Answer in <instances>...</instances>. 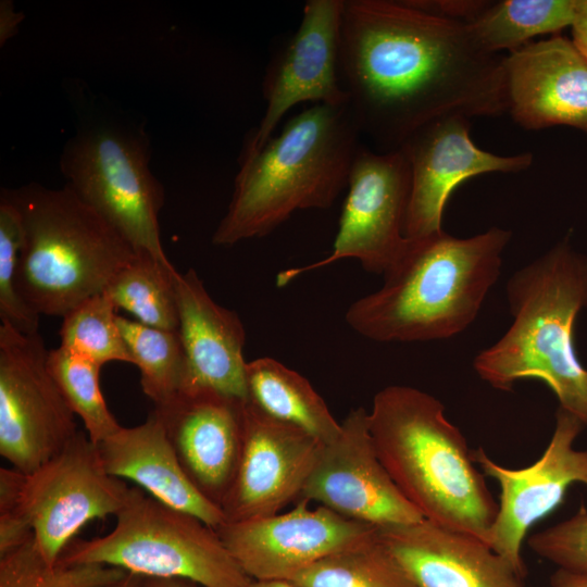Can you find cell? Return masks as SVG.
Instances as JSON below:
<instances>
[{
    "mask_svg": "<svg viewBox=\"0 0 587 587\" xmlns=\"http://www.w3.org/2000/svg\"><path fill=\"white\" fill-rule=\"evenodd\" d=\"M339 74L360 133L379 152L441 117L508 111L502 57L484 51L466 23L407 1L345 0Z\"/></svg>",
    "mask_w": 587,
    "mask_h": 587,
    "instance_id": "cell-1",
    "label": "cell"
},
{
    "mask_svg": "<svg viewBox=\"0 0 587 587\" xmlns=\"http://www.w3.org/2000/svg\"><path fill=\"white\" fill-rule=\"evenodd\" d=\"M511 236L494 226L466 238L444 229L408 238L383 274V286L352 302L346 322L379 342L441 340L462 333L496 284Z\"/></svg>",
    "mask_w": 587,
    "mask_h": 587,
    "instance_id": "cell-2",
    "label": "cell"
},
{
    "mask_svg": "<svg viewBox=\"0 0 587 587\" xmlns=\"http://www.w3.org/2000/svg\"><path fill=\"white\" fill-rule=\"evenodd\" d=\"M377 455L405 499L422 516L488 545L498 503L445 405L421 389H380L369 412Z\"/></svg>",
    "mask_w": 587,
    "mask_h": 587,
    "instance_id": "cell-3",
    "label": "cell"
},
{
    "mask_svg": "<svg viewBox=\"0 0 587 587\" xmlns=\"http://www.w3.org/2000/svg\"><path fill=\"white\" fill-rule=\"evenodd\" d=\"M507 297L513 322L475 357L476 374L501 391L521 379H539L559 408L587 428V369L574 341L576 319L587 307V255L563 238L510 277Z\"/></svg>",
    "mask_w": 587,
    "mask_h": 587,
    "instance_id": "cell-4",
    "label": "cell"
},
{
    "mask_svg": "<svg viewBox=\"0 0 587 587\" xmlns=\"http://www.w3.org/2000/svg\"><path fill=\"white\" fill-rule=\"evenodd\" d=\"M360 135L349 103H316L290 118L261 149L240 158L212 242L263 237L298 210L332 207L348 184Z\"/></svg>",
    "mask_w": 587,
    "mask_h": 587,
    "instance_id": "cell-5",
    "label": "cell"
},
{
    "mask_svg": "<svg viewBox=\"0 0 587 587\" xmlns=\"http://www.w3.org/2000/svg\"><path fill=\"white\" fill-rule=\"evenodd\" d=\"M2 190L18 209L23 224L15 287L39 316L63 317L102 294L138 254L66 184Z\"/></svg>",
    "mask_w": 587,
    "mask_h": 587,
    "instance_id": "cell-6",
    "label": "cell"
},
{
    "mask_svg": "<svg viewBox=\"0 0 587 587\" xmlns=\"http://www.w3.org/2000/svg\"><path fill=\"white\" fill-rule=\"evenodd\" d=\"M115 519L104 536L75 537L58 562L104 564L139 576L184 578L205 587H249L252 582L216 529L138 486L130 487Z\"/></svg>",
    "mask_w": 587,
    "mask_h": 587,
    "instance_id": "cell-7",
    "label": "cell"
},
{
    "mask_svg": "<svg viewBox=\"0 0 587 587\" xmlns=\"http://www.w3.org/2000/svg\"><path fill=\"white\" fill-rule=\"evenodd\" d=\"M61 171L75 193L141 255L172 265L160 236L163 189L143 142L114 129H96L68 142Z\"/></svg>",
    "mask_w": 587,
    "mask_h": 587,
    "instance_id": "cell-8",
    "label": "cell"
},
{
    "mask_svg": "<svg viewBox=\"0 0 587 587\" xmlns=\"http://www.w3.org/2000/svg\"><path fill=\"white\" fill-rule=\"evenodd\" d=\"M347 186L329 254L279 272L278 287L344 259H355L365 271L383 275L400 257L408 242L404 224L411 191L410 165L402 150L374 152L360 145Z\"/></svg>",
    "mask_w": 587,
    "mask_h": 587,
    "instance_id": "cell-9",
    "label": "cell"
},
{
    "mask_svg": "<svg viewBox=\"0 0 587 587\" xmlns=\"http://www.w3.org/2000/svg\"><path fill=\"white\" fill-rule=\"evenodd\" d=\"M40 334L0 325V454L30 474L79 430L47 366Z\"/></svg>",
    "mask_w": 587,
    "mask_h": 587,
    "instance_id": "cell-10",
    "label": "cell"
},
{
    "mask_svg": "<svg viewBox=\"0 0 587 587\" xmlns=\"http://www.w3.org/2000/svg\"><path fill=\"white\" fill-rule=\"evenodd\" d=\"M129 490L123 479L105 471L97 445L84 430L25 474L22 505L45 560L55 564L88 522L115 516Z\"/></svg>",
    "mask_w": 587,
    "mask_h": 587,
    "instance_id": "cell-11",
    "label": "cell"
},
{
    "mask_svg": "<svg viewBox=\"0 0 587 587\" xmlns=\"http://www.w3.org/2000/svg\"><path fill=\"white\" fill-rule=\"evenodd\" d=\"M584 428L575 415L558 408L547 448L535 463L522 469L498 464L483 448L473 451L480 471L500 488L488 546L523 578L526 566L522 549L529 529L563 502L573 484L587 486V449L574 447Z\"/></svg>",
    "mask_w": 587,
    "mask_h": 587,
    "instance_id": "cell-12",
    "label": "cell"
},
{
    "mask_svg": "<svg viewBox=\"0 0 587 587\" xmlns=\"http://www.w3.org/2000/svg\"><path fill=\"white\" fill-rule=\"evenodd\" d=\"M298 500L286 513L235 523L216 530L252 580H289L319 560L377 534V527Z\"/></svg>",
    "mask_w": 587,
    "mask_h": 587,
    "instance_id": "cell-13",
    "label": "cell"
},
{
    "mask_svg": "<svg viewBox=\"0 0 587 587\" xmlns=\"http://www.w3.org/2000/svg\"><path fill=\"white\" fill-rule=\"evenodd\" d=\"M336 439L323 445L298 500L377 528L424 520L380 462L369 427V411L352 409ZM297 500V501H298Z\"/></svg>",
    "mask_w": 587,
    "mask_h": 587,
    "instance_id": "cell-14",
    "label": "cell"
},
{
    "mask_svg": "<svg viewBox=\"0 0 587 587\" xmlns=\"http://www.w3.org/2000/svg\"><path fill=\"white\" fill-rule=\"evenodd\" d=\"M344 5L345 0L305 2L299 27L266 68L263 79L265 113L249 136L241 157L261 149L286 112L298 103H349L339 74Z\"/></svg>",
    "mask_w": 587,
    "mask_h": 587,
    "instance_id": "cell-15",
    "label": "cell"
},
{
    "mask_svg": "<svg viewBox=\"0 0 587 587\" xmlns=\"http://www.w3.org/2000/svg\"><path fill=\"white\" fill-rule=\"evenodd\" d=\"M399 149L411 171L404 224V235L410 239L442 230L447 201L464 180L486 173H517L533 163L530 152L498 155L478 148L470 135V118L461 115L423 125Z\"/></svg>",
    "mask_w": 587,
    "mask_h": 587,
    "instance_id": "cell-16",
    "label": "cell"
},
{
    "mask_svg": "<svg viewBox=\"0 0 587 587\" xmlns=\"http://www.w3.org/2000/svg\"><path fill=\"white\" fill-rule=\"evenodd\" d=\"M322 446L246 401L239 463L221 503L226 523L273 515L298 500Z\"/></svg>",
    "mask_w": 587,
    "mask_h": 587,
    "instance_id": "cell-17",
    "label": "cell"
},
{
    "mask_svg": "<svg viewBox=\"0 0 587 587\" xmlns=\"http://www.w3.org/2000/svg\"><path fill=\"white\" fill-rule=\"evenodd\" d=\"M508 111L526 129L570 126L587 134V59L554 35L502 57Z\"/></svg>",
    "mask_w": 587,
    "mask_h": 587,
    "instance_id": "cell-18",
    "label": "cell"
},
{
    "mask_svg": "<svg viewBox=\"0 0 587 587\" xmlns=\"http://www.w3.org/2000/svg\"><path fill=\"white\" fill-rule=\"evenodd\" d=\"M245 402L211 391L179 392L153 409L188 479L220 508L239 463Z\"/></svg>",
    "mask_w": 587,
    "mask_h": 587,
    "instance_id": "cell-19",
    "label": "cell"
},
{
    "mask_svg": "<svg viewBox=\"0 0 587 587\" xmlns=\"http://www.w3.org/2000/svg\"><path fill=\"white\" fill-rule=\"evenodd\" d=\"M175 291L185 354L180 392L211 391L247 401L246 333L238 314L216 303L192 268L177 273Z\"/></svg>",
    "mask_w": 587,
    "mask_h": 587,
    "instance_id": "cell-20",
    "label": "cell"
},
{
    "mask_svg": "<svg viewBox=\"0 0 587 587\" xmlns=\"http://www.w3.org/2000/svg\"><path fill=\"white\" fill-rule=\"evenodd\" d=\"M415 587H525L485 541L427 520L377 528Z\"/></svg>",
    "mask_w": 587,
    "mask_h": 587,
    "instance_id": "cell-21",
    "label": "cell"
},
{
    "mask_svg": "<svg viewBox=\"0 0 587 587\" xmlns=\"http://www.w3.org/2000/svg\"><path fill=\"white\" fill-rule=\"evenodd\" d=\"M97 448L109 474L133 480L152 497L197 516L214 529L226 523L222 509L186 476L154 411L137 426H122Z\"/></svg>",
    "mask_w": 587,
    "mask_h": 587,
    "instance_id": "cell-22",
    "label": "cell"
},
{
    "mask_svg": "<svg viewBox=\"0 0 587 587\" xmlns=\"http://www.w3.org/2000/svg\"><path fill=\"white\" fill-rule=\"evenodd\" d=\"M247 401L261 412L302 429L322 445L341 432V424L310 382L275 359L247 363Z\"/></svg>",
    "mask_w": 587,
    "mask_h": 587,
    "instance_id": "cell-23",
    "label": "cell"
},
{
    "mask_svg": "<svg viewBox=\"0 0 587 587\" xmlns=\"http://www.w3.org/2000/svg\"><path fill=\"white\" fill-rule=\"evenodd\" d=\"M576 0H502L487 7L466 25L486 52L516 50L532 39L572 26Z\"/></svg>",
    "mask_w": 587,
    "mask_h": 587,
    "instance_id": "cell-24",
    "label": "cell"
},
{
    "mask_svg": "<svg viewBox=\"0 0 587 587\" xmlns=\"http://www.w3.org/2000/svg\"><path fill=\"white\" fill-rule=\"evenodd\" d=\"M177 273L173 265L137 254L111 278L103 292L116 309L126 310L139 323L177 332Z\"/></svg>",
    "mask_w": 587,
    "mask_h": 587,
    "instance_id": "cell-25",
    "label": "cell"
},
{
    "mask_svg": "<svg viewBox=\"0 0 587 587\" xmlns=\"http://www.w3.org/2000/svg\"><path fill=\"white\" fill-rule=\"evenodd\" d=\"M288 582L295 587H415L377 534L319 560Z\"/></svg>",
    "mask_w": 587,
    "mask_h": 587,
    "instance_id": "cell-26",
    "label": "cell"
},
{
    "mask_svg": "<svg viewBox=\"0 0 587 587\" xmlns=\"http://www.w3.org/2000/svg\"><path fill=\"white\" fill-rule=\"evenodd\" d=\"M133 364L140 370L143 394L154 405L179 394L185 377V354L177 332L151 327L117 315Z\"/></svg>",
    "mask_w": 587,
    "mask_h": 587,
    "instance_id": "cell-27",
    "label": "cell"
},
{
    "mask_svg": "<svg viewBox=\"0 0 587 587\" xmlns=\"http://www.w3.org/2000/svg\"><path fill=\"white\" fill-rule=\"evenodd\" d=\"M47 366L64 400L93 444L122 426L110 412L99 384L101 365L62 346L47 354Z\"/></svg>",
    "mask_w": 587,
    "mask_h": 587,
    "instance_id": "cell-28",
    "label": "cell"
},
{
    "mask_svg": "<svg viewBox=\"0 0 587 587\" xmlns=\"http://www.w3.org/2000/svg\"><path fill=\"white\" fill-rule=\"evenodd\" d=\"M128 572L98 563H48L33 536L0 555V587H107Z\"/></svg>",
    "mask_w": 587,
    "mask_h": 587,
    "instance_id": "cell-29",
    "label": "cell"
},
{
    "mask_svg": "<svg viewBox=\"0 0 587 587\" xmlns=\"http://www.w3.org/2000/svg\"><path fill=\"white\" fill-rule=\"evenodd\" d=\"M115 310L104 292L85 300L63 316L60 346L101 366L112 361L133 364Z\"/></svg>",
    "mask_w": 587,
    "mask_h": 587,
    "instance_id": "cell-30",
    "label": "cell"
},
{
    "mask_svg": "<svg viewBox=\"0 0 587 587\" xmlns=\"http://www.w3.org/2000/svg\"><path fill=\"white\" fill-rule=\"evenodd\" d=\"M23 243L22 217L2 190L0 197V319L15 330L39 333V315L21 298L15 287L18 254Z\"/></svg>",
    "mask_w": 587,
    "mask_h": 587,
    "instance_id": "cell-31",
    "label": "cell"
},
{
    "mask_svg": "<svg viewBox=\"0 0 587 587\" xmlns=\"http://www.w3.org/2000/svg\"><path fill=\"white\" fill-rule=\"evenodd\" d=\"M530 549L558 569L587 573V508L571 517L532 535Z\"/></svg>",
    "mask_w": 587,
    "mask_h": 587,
    "instance_id": "cell-32",
    "label": "cell"
},
{
    "mask_svg": "<svg viewBox=\"0 0 587 587\" xmlns=\"http://www.w3.org/2000/svg\"><path fill=\"white\" fill-rule=\"evenodd\" d=\"M25 474L11 467L0 469V555L25 544L34 536L24 513L22 495Z\"/></svg>",
    "mask_w": 587,
    "mask_h": 587,
    "instance_id": "cell-33",
    "label": "cell"
},
{
    "mask_svg": "<svg viewBox=\"0 0 587 587\" xmlns=\"http://www.w3.org/2000/svg\"><path fill=\"white\" fill-rule=\"evenodd\" d=\"M412 7L424 12L448 18L467 23L476 17L489 3V1H407Z\"/></svg>",
    "mask_w": 587,
    "mask_h": 587,
    "instance_id": "cell-34",
    "label": "cell"
},
{
    "mask_svg": "<svg viewBox=\"0 0 587 587\" xmlns=\"http://www.w3.org/2000/svg\"><path fill=\"white\" fill-rule=\"evenodd\" d=\"M572 28V40L587 59V0H576V14Z\"/></svg>",
    "mask_w": 587,
    "mask_h": 587,
    "instance_id": "cell-35",
    "label": "cell"
},
{
    "mask_svg": "<svg viewBox=\"0 0 587 587\" xmlns=\"http://www.w3.org/2000/svg\"><path fill=\"white\" fill-rule=\"evenodd\" d=\"M549 587H587V573L558 569L550 578Z\"/></svg>",
    "mask_w": 587,
    "mask_h": 587,
    "instance_id": "cell-36",
    "label": "cell"
},
{
    "mask_svg": "<svg viewBox=\"0 0 587 587\" xmlns=\"http://www.w3.org/2000/svg\"><path fill=\"white\" fill-rule=\"evenodd\" d=\"M138 587H205L184 578H158L140 576Z\"/></svg>",
    "mask_w": 587,
    "mask_h": 587,
    "instance_id": "cell-37",
    "label": "cell"
},
{
    "mask_svg": "<svg viewBox=\"0 0 587 587\" xmlns=\"http://www.w3.org/2000/svg\"><path fill=\"white\" fill-rule=\"evenodd\" d=\"M1 5L5 9L7 14L1 11V40L5 41L11 35L12 30H15L16 24L18 23V20H15V17H20L17 13L13 11V8L11 4H9L8 1H2Z\"/></svg>",
    "mask_w": 587,
    "mask_h": 587,
    "instance_id": "cell-38",
    "label": "cell"
},
{
    "mask_svg": "<svg viewBox=\"0 0 587 587\" xmlns=\"http://www.w3.org/2000/svg\"><path fill=\"white\" fill-rule=\"evenodd\" d=\"M249 587H295L288 580H252Z\"/></svg>",
    "mask_w": 587,
    "mask_h": 587,
    "instance_id": "cell-39",
    "label": "cell"
},
{
    "mask_svg": "<svg viewBox=\"0 0 587 587\" xmlns=\"http://www.w3.org/2000/svg\"><path fill=\"white\" fill-rule=\"evenodd\" d=\"M139 579V575L127 573L124 578L107 587H138Z\"/></svg>",
    "mask_w": 587,
    "mask_h": 587,
    "instance_id": "cell-40",
    "label": "cell"
}]
</instances>
